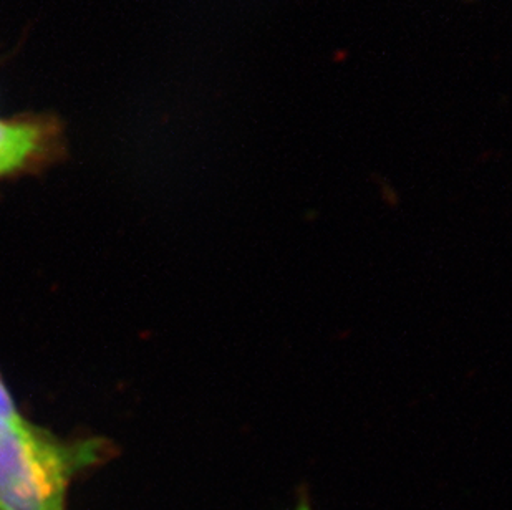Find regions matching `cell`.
Segmentation results:
<instances>
[{
	"label": "cell",
	"instance_id": "cell-1",
	"mask_svg": "<svg viewBox=\"0 0 512 510\" xmlns=\"http://www.w3.org/2000/svg\"><path fill=\"white\" fill-rule=\"evenodd\" d=\"M103 458L100 441L65 443L22 419H0V510H67L78 472Z\"/></svg>",
	"mask_w": 512,
	"mask_h": 510
},
{
	"label": "cell",
	"instance_id": "cell-4",
	"mask_svg": "<svg viewBox=\"0 0 512 510\" xmlns=\"http://www.w3.org/2000/svg\"><path fill=\"white\" fill-rule=\"evenodd\" d=\"M294 510H314L312 506H310L309 494L305 492V489L299 492V497H297V506H295Z\"/></svg>",
	"mask_w": 512,
	"mask_h": 510
},
{
	"label": "cell",
	"instance_id": "cell-3",
	"mask_svg": "<svg viewBox=\"0 0 512 510\" xmlns=\"http://www.w3.org/2000/svg\"><path fill=\"white\" fill-rule=\"evenodd\" d=\"M20 418L19 411L15 408L14 400L9 395V391L5 388L4 383L0 380V419H17Z\"/></svg>",
	"mask_w": 512,
	"mask_h": 510
},
{
	"label": "cell",
	"instance_id": "cell-2",
	"mask_svg": "<svg viewBox=\"0 0 512 510\" xmlns=\"http://www.w3.org/2000/svg\"><path fill=\"white\" fill-rule=\"evenodd\" d=\"M40 130L34 125L0 121V176L24 166L39 148Z\"/></svg>",
	"mask_w": 512,
	"mask_h": 510
}]
</instances>
